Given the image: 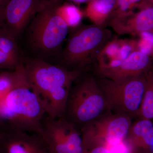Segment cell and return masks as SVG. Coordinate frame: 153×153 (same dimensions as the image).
I'll return each mask as SVG.
<instances>
[{"instance_id": "cell-5", "label": "cell", "mask_w": 153, "mask_h": 153, "mask_svg": "<svg viewBox=\"0 0 153 153\" xmlns=\"http://www.w3.org/2000/svg\"><path fill=\"white\" fill-rule=\"evenodd\" d=\"M107 108L105 97L97 80L93 76H87L72 85L63 117L80 130L99 118Z\"/></svg>"}, {"instance_id": "cell-21", "label": "cell", "mask_w": 153, "mask_h": 153, "mask_svg": "<svg viewBox=\"0 0 153 153\" xmlns=\"http://www.w3.org/2000/svg\"><path fill=\"white\" fill-rule=\"evenodd\" d=\"M23 63V61H19L0 50V68L15 70Z\"/></svg>"}, {"instance_id": "cell-1", "label": "cell", "mask_w": 153, "mask_h": 153, "mask_svg": "<svg viewBox=\"0 0 153 153\" xmlns=\"http://www.w3.org/2000/svg\"><path fill=\"white\" fill-rule=\"evenodd\" d=\"M23 64L29 84L44 103L48 117L64 116L69 91L82 71L26 56Z\"/></svg>"}, {"instance_id": "cell-20", "label": "cell", "mask_w": 153, "mask_h": 153, "mask_svg": "<svg viewBox=\"0 0 153 153\" xmlns=\"http://www.w3.org/2000/svg\"><path fill=\"white\" fill-rule=\"evenodd\" d=\"M138 36V50L150 56L153 53V32L143 33Z\"/></svg>"}, {"instance_id": "cell-9", "label": "cell", "mask_w": 153, "mask_h": 153, "mask_svg": "<svg viewBox=\"0 0 153 153\" xmlns=\"http://www.w3.org/2000/svg\"><path fill=\"white\" fill-rule=\"evenodd\" d=\"M47 6L44 0H9L0 17V31L18 41L31 20Z\"/></svg>"}, {"instance_id": "cell-13", "label": "cell", "mask_w": 153, "mask_h": 153, "mask_svg": "<svg viewBox=\"0 0 153 153\" xmlns=\"http://www.w3.org/2000/svg\"><path fill=\"white\" fill-rule=\"evenodd\" d=\"M116 0H91L83 11L84 16L94 25L104 26L114 11Z\"/></svg>"}, {"instance_id": "cell-15", "label": "cell", "mask_w": 153, "mask_h": 153, "mask_svg": "<svg viewBox=\"0 0 153 153\" xmlns=\"http://www.w3.org/2000/svg\"><path fill=\"white\" fill-rule=\"evenodd\" d=\"M24 64L15 70L0 74V100L17 86L27 82Z\"/></svg>"}, {"instance_id": "cell-8", "label": "cell", "mask_w": 153, "mask_h": 153, "mask_svg": "<svg viewBox=\"0 0 153 153\" xmlns=\"http://www.w3.org/2000/svg\"><path fill=\"white\" fill-rule=\"evenodd\" d=\"M40 134L50 153H86L80 130L64 117L46 116Z\"/></svg>"}, {"instance_id": "cell-6", "label": "cell", "mask_w": 153, "mask_h": 153, "mask_svg": "<svg viewBox=\"0 0 153 153\" xmlns=\"http://www.w3.org/2000/svg\"><path fill=\"white\" fill-rule=\"evenodd\" d=\"M97 82L104 94L108 109L130 117L137 116L147 79L140 76L117 81L102 77Z\"/></svg>"}, {"instance_id": "cell-16", "label": "cell", "mask_w": 153, "mask_h": 153, "mask_svg": "<svg viewBox=\"0 0 153 153\" xmlns=\"http://www.w3.org/2000/svg\"><path fill=\"white\" fill-rule=\"evenodd\" d=\"M56 13L69 28L77 27L80 25L84 13L78 7L73 4H57Z\"/></svg>"}, {"instance_id": "cell-12", "label": "cell", "mask_w": 153, "mask_h": 153, "mask_svg": "<svg viewBox=\"0 0 153 153\" xmlns=\"http://www.w3.org/2000/svg\"><path fill=\"white\" fill-rule=\"evenodd\" d=\"M151 64L150 56L137 50L126 59L115 62L106 67L97 68V71L102 77L114 81H122L142 76Z\"/></svg>"}, {"instance_id": "cell-4", "label": "cell", "mask_w": 153, "mask_h": 153, "mask_svg": "<svg viewBox=\"0 0 153 153\" xmlns=\"http://www.w3.org/2000/svg\"><path fill=\"white\" fill-rule=\"evenodd\" d=\"M111 32L104 26L79 25L74 28L65 47L56 59L59 65L82 71L96 62L100 51L112 38Z\"/></svg>"}, {"instance_id": "cell-3", "label": "cell", "mask_w": 153, "mask_h": 153, "mask_svg": "<svg viewBox=\"0 0 153 153\" xmlns=\"http://www.w3.org/2000/svg\"><path fill=\"white\" fill-rule=\"evenodd\" d=\"M57 4L49 5L36 14L23 33L33 57L46 61L57 59L62 51L69 28L56 13Z\"/></svg>"}, {"instance_id": "cell-2", "label": "cell", "mask_w": 153, "mask_h": 153, "mask_svg": "<svg viewBox=\"0 0 153 153\" xmlns=\"http://www.w3.org/2000/svg\"><path fill=\"white\" fill-rule=\"evenodd\" d=\"M47 115L39 96L28 82L13 88L0 100V128L40 134Z\"/></svg>"}, {"instance_id": "cell-23", "label": "cell", "mask_w": 153, "mask_h": 153, "mask_svg": "<svg viewBox=\"0 0 153 153\" xmlns=\"http://www.w3.org/2000/svg\"><path fill=\"white\" fill-rule=\"evenodd\" d=\"M86 153H111L108 148L104 146L97 147L90 149L89 152Z\"/></svg>"}, {"instance_id": "cell-11", "label": "cell", "mask_w": 153, "mask_h": 153, "mask_svg": "<svg viewBox=\"0 0 153 153\" xmlns=\"http://www.w3.org/2000/svg\"><path fill=\"white\" fill-rule=\"evenodd\" d=\"M0 153H50L38 133L0 129Z\"/></svg>"}, {"instance_id": "cell-17", "label": "cell", "mask_w": 153, "mask_h": 153, "mask_svg": "<svg viewBox=\"0 0 153 153\" xmlns=\"http://www.w3.org/2000/svg\"><path fill=\"white\" fill-rule=\"evenodd\" d=\"M147 79L146 85L143 97L137 116L140 119L153 120V78Z\"/></svg>"}, {"instance_id": "cell-18", "label": "cell", "mask_w": 153, "mask_h": 153, "mask_svg": "<svg viewBox=\"0 0 153 153\" xmlns=\"http://www.w3.org/2000/svg\"><path fill=\"white\" fill-rule=\"evenodd\" d=\"M0 50L16 60L23 61L17 40L0 31Z\"/></svg>"}, {"instance_id": "cell-22", "label": "cell", "mask_w": 153, "mask_h": 153, "mask_svg": "<svg viewBox=\"0 0 153 153\" xmlns=\"http://www.w3.org/2000/svg\"><path fill=\"white\" fill-rule=\"evenodd\" d=\"M45 1L48 5L53 4L57 3H60L63 0H44ZM73 2L77 4H83V3H87L91 1V0H68Z\"/></svg>"}, {"instance_id": "cell-25", "label": "cell", "mask_w": 153, "mask_h": 153, "mask_svg": "<svg viewBox=\"0 0 153 153\" xmlns=\"http://www.w3.org/2000/svg\"><path fill=\"white\" fill-rule=\"evenodd\" d=\"M148 2L153 6V0H148Z\"/></svg>"}, {"instance_id": "cell-7", "label": "cell", "mask_w": 153, "mask_h": 153, "mask_svg": "<svg viewBox=\"0 0 153 153\" xmlns=\"http://www.w3.org/2000/svg\"><path fill=\"white\" fill-rule=\"evenodd\" d=\"M131 124V117L120 114L92 121L80 130L85 150L92 149L95 144L110 148L122 142Z\"/></svg>"}, {"instance_id": "cell-19", "label": "cell", "mask_w": 153, "mask_h": 153, "mask_svg": "<svg viewBox=\"0 0 153 153\" xmlns=\"http://www.w3.org/2000/svg\"><path fill=\"white\" fill-rule=\"evenodd\" d=\"M146 0H116V4L111 16H117L134 12Z\"/></svg>"}, {"instance_id": "cell-24", "label": "cell", "mask_w": 153, "mask_h": 153, "mask_svg": "<svg viewBox=\"0 0 153 153\" xmlns=\"http://www.w3.org/2000/svg\"><path fill=\"white\" fill-rule=\"evenodd\" d=\"M9 1V0H0V17L3 13V11Z\"/></svg>"}, {"instance_id": "cell-14", "label": "cell", "mask_w": 153, "mask_h": 153, "mask_svg": "<svg viewBox=\"0 0 153 153\" xmlns=\"http://www.w3.org/2000/svg\"><path fill=\"white\" fill-rule=\"evenodd\" d=\"M128 134L137 146L143 149L153 148V123L149 120L140 119L132 124Z\"/></svg>"}, {"instance_id": "cell-10", "label": "cell", "mask_w": 153, "mask_h": 153, "mask_svg": "<svg viewBox=\"0 0 153 153\" xmlns=\"http://www.w3.org/2000/svg\"><path fill=\"white\" fill-rule=\"evenodd\" d=\"M107 24L119 35L139 36L153 32V6L146 1L137 12L111 16Z\"/></svg>"}]
</instances>
